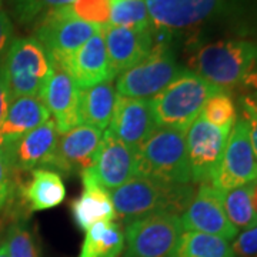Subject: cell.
Segmentation results:
<instances>
[{
	"label": "cell",
	"instance_id": "33",
	"mask_svg": "<svg viewBox=\"0 0 257 257\" xmlns=\"http://www.w3.org/2000/svg\"><path fill=\"white\" fill-rule=\"evenodd\" d=\"M231 248L234 257H257V226L239 234L233 241Z\"/></svg>",
	"mask_w": 257,
	"mask_h": 257
},
{
	"label": "cell",
	"instance_id": "28",
	"mask_svg": "<svg viewBox=\"0 0 257 257\" xmlns=\"http://www.w3.org/2000/svg\"><path fill=\"white\" fill-rule=\"evenodd\" d=\"M202 116L216 127L231 130L236 123L237 111H236L234 101L227 90H220L219 93L213 94L204 104Z\"/></svg>",
	"mask_w": 257,
	"mask_h": 257
},
{
	"label": "cell",
	"instance_id": "16",
	"mask_svg": "<svg viewBox=\"0 0 257 257\" xmlns=\"http://www.w3.org/2000/svg\"><path fill=\"white\" fill-rule=\"evenodd\" d=\"M53 62L72 76L79 89H89L99 83L113 80L101 30L73 53Z\"/></svg>",
	"mask_w": 257,
	"mask_h": 257
},
{
	"label": "cell",
	"instance_id": "32",
	"mask_svg": "<svg viewBox=\"0 0 257 257\" xmlns=\"http://www.w3.org/2000/svg\"><path fill=\"white\" fill-rule=\"evenodd\" d=\"M240 109H241V119L247 123L250 143L257 157V101L248 94H244L240 99Z\"/></svg>",
	"mask_w": 257,
	"mask_h": 257
},
{
	"label": "cell",
	"instance_id": "2",
	"mask_svg": "<svg viewBox=\"0 0 257 257\" xmlns=\"http://www.w3.org/2000/svg\"><path fill=\"white\" fill-rule=\"evenodd\" d=\"M257 45L247 40H217L197 47L187 59L193 73L223 90L241 86L254 69Z\"/></svg>",
	"mask_w": 257,
	"mask_h": 257
},
{
	"label": "cell",
	"instance_id": "27",
	"mask_svg": "<svg viewBox=\"0 0 257 257\" xmlns=\"http://www.w3.org/2000/svg\"><path fill=\"white\" fill-rule=\"evenodd\" d=\"M109 25L119 28L146 30L153 28L146 0H116L111 2Z\"/></svg>",
	"mask_w": 257,
	"mask_h": 257
},
{
	"label": "cell",
	"instance_id": "31",
	"mask_svg": "<svg viewBox=\"0 0 257 257\" xmlns=\"http://www.w3.org/2000/svg\"><path fill=\"white\" fill-rule=\"evenodd\" d=\"M67 8L73 16L87 23L99 26L109 25L111 0H76Z\"/></svg>",
	"mask_w": 257,
	"mask_h": 257
},
{
	"label": "cell",
	"instance_id": "12",
	"mask_svg": "<svg viewBox=\"0 0 257 257\" xmlns=\"http://www.w3.org/2000/svg\"><path fill=\"white\" fill-rule=\"evenodd\" d=\"M184 231H197L234 240L239 230L227 219L223 207L221 192L210 183H203L194 192L190 203L180 216Z\"/></svg>",
	"mask_w": 257,
	"mask_h": 257
},
{
	"label": "cell",
	"instance_id": "41",
	"mask_svg": "<svg viewBox=\"0 0 257 257\" xmlns=\"http://www.w3.org/2000/svg\"><path fill=\"white\" fill-rule=\"evenodd\" d=\"M111 2H116V0H111Z\"/></svg>",
	"mask_w": 257,
	"mask_h": 257
},
{
	"label": "cell",
	"instance_id": "29",
	"mask_svg": "<svg viewBox=\"0 0 257 257\" xmlns=\"http://www.w3.org/2000/svg\"><path fill=\"white\" fill-rule=\"evenodd\" d=\"M76 0H10L13 15L25 26L36 25L49 12L72 5Z\"/></svg>",
	"mask_w": 257,
	"mask_h": 257
},
{
	"label": "cell",
	"instance_id": "40",
	"mask_svg": "<svg viewBox=\"0 0 257 257\" xmlns=\"http://www.w3.org/2000/svg\"><path fill=\"white\" fill-rule=\"evenodd\" d=\"M254 69H256V70H257V59H256V66H254Z\"/></svg>",
	"mask_w": 257,
	"mask_h": 257
},
{
	"label": "cell",
	"instance_id": "22",
	"mask_svg": "<svg viewBox=\"0 0 257 257\" xmlns=\"http://www.w3.org/2000/svg\"><path fill=\"white\" fill-rule=\"evenodd\" d=\"M84 190L72 204L74 221L82 230L89 229L99 221H114L116 211L109 192L89 179H82Z\"/></svg>",
	"mask_w": 257,
	"mask_h": 257
},
{
	"label": "cell",
	"instance_id": "38",
	"mask_svg": "<svg viewBox=\"0 0 257 257\" xmlns=\"http://www.w3.org/2000/svg\"><path fill=\"white\" fill-rule=\"evenodd\" d=\"M251 200H253V207L257 211V180L253 182V192H251Z\"/></svg>",
	"mask_w": 257,
	"mask_h": 257
},
{
	"label": "cell",
	"instance_id": "10",
	"mask_svg": "<svg viewBox=\"0 0 257 257\" xmlns=\"http://www.w3.org/2000/svg\"><path fill=\"white\" fill-rule=\"evenodd\" d=\"M254 180H257V157L250 143L247 123L239 119L230 130L224 155L210 184L226 192Z\"/></svg>",
	"mask_w": 257,
	"mask_h": 257
},
{
	"label": "cell",
	"instance_id": "19",
	"mask_svg": "<svg viewBox=\"0 0 257 257\" xmlns=\"http://www.w3.org/2000/svg\"><path fill=\"white\" fill-rule=\"evenodd\" d=\"M40 99L45 101L50 114L53 116L60 135L80 124V89L72 76L56 63L52 77L49 79Z\"/></svg>",
	"mask_w": 257,
	"mask_h": 257
},
{
	"label": "cell",
	"instance_id": "30",
	"mask_svg": "<svg viewBox=\"0 0 257 257\" xmlns=\"http://www.w3.org/2000/svg\"><path fill=\"white\" fill-rule=\"evenodd\" d=\"M5 241L9 257H39L35 239L22 221H16L10 226Z\"/></svg>",
	"mask_w": 257,
	"mask_h": 257
},
{
	"label": "cell",
	"instance_id": "39",
	"mask_svg": "<svg viewBox=\"0 0 257 257\" xmlns=\"http://www.w3.org/2000/svg\"><path fill=\"white\" fill-rule=\"evenodd\" d=\"M0 257H9V253H8V246H6V241H5V239L0 241Z\"/></svg>",
	"mask_w": 257,
	"mask_h": 257
},
{
	"label": "cell",
	"instance_id": "13",
	"mask_svg": "<svg viewBox=\"0 0 257 257\" xmlns=\"http://www.w3.org/2000/svg\"><path fill=\"white\" fill-rule=\"evenodd\" d=\"M226 0H146L153 28L172 33L204 25L214 18Z\"/></svg>",
	"mask_w": 257,
	"mask_h": 257
},
{
	"label": "cell",
	"instance_id": "15",
	"mask_svg": "<svg viewBox=\"0 0 257 257\" xmlns=\"http://www.w3.org/2000/svg\"><path fill=\"white\" fill-rule=\"evenodd\" d=\"M113 79L140 63L156 45V29L146 30L106 25L101 28Z\"/></svg>",
	"mask_w": 257,
	"mask_h": 257
},
{
	"label": "cell",
	"instance_id": "14",
	"mask_svg": "<svg viewBox=\"0 0 257 257\" xmlns=\"http://www.w3.org/2000/svg\"><path fill=\"white\" fill-rule=\"evenodd\" d=\"M135 173L136 150L104 132L94 163L83 172L82 179H89L110 192L135 177Z\"/></svg>",
	"mask_w": 257,
	"mask_h": 257
},
{
	"label": "cell",
	"instance_id": "37",
	"mask_svg": "<svg viewBox=\"0 0 257 257\" xmlns=\"http://www.w3.org/2000/svg\"><path fill=\"white\" fill-rule=\"evenodd\" d=\"M9 104L10 97L9 94H8L6 87H5V83L2 80V76H0V121L6 116V111L9 109Z\"/></svg>",
	"mask_w": 257,
	"mask_h": 257
},
{
	"label": "cell",
	"instance_id": "4",
	"mask_svg": "<svg viewBox=\"0 0 257 257\" xmlns=\"http://www.w3.org/2000/svg\"><path fill=\"white\" fill-rule=\"evenodd\" d=\"M135 176L166 183H192L186 132L170 127L155 128L136 149Z\"/></svg>",
	"mask_w": 257,
	"mask_h": 257
},
{
	"label": "cell",
	"instance_id": "7",
	"mask_svg": "<svg viewBox=\"0 0 257 257\" xmlns=\"http://www.w3.org/2000/svg\"><path fill=\"white\" fill-rule=\"evenodd\" d=\"M183 231L177 214H152L128 221L124 257H173Z\"/></svg>",
	"mask_w": 257,
	"mask_h": 257
},
{
	"label": "cell",
	"instance_id": "21",
	"mask_svg": "<svg viewBox=\"0 0 257 257\" xmlns=\"http://www.w3.org/2000/svg\"><path fill=\"white\" fill-rule=\"evenodd\" d=\"M117 96L119 94L111 80L99 83L89 89H80V124L97 128L103 133L109 127Z\"/></svg>",
	"mask_w": 257,
	"mask_h": 257
},
{
	"label": "cell",
	"instance_id": "5",
	"mask_svg": "<svg viewBox=\"0 0 257 257\" xmlns=\"http://www.w3.org/2000/svg\"><path fill=\"white\" fill-rule=\"evenodd\" d=\"M220 90L223 89L206 82L196 73L183 70L163 92L150 99L156 126L187 132L189 126L202 114L207 100Z\"/></svg>",
	"mask_w": 257,
	"mask_h": 257
},
{
	"label": "cell",
	"instance_id": "35",
	"mask_svg": "<svg viewBox=\"0 0 257 257\" xmlns=\"http://www.w3.org/2000/svg\"><path fill=\"white\" fill-rule=\"evenodd\" d=\"M13 26L10 22L9 16L0 10V63L3 60V57L6 55L8 49L13 42Z\"/></svg>",
	"mask_w": 257,
	"mask_h": 257
},
{
	"label": "cell",
	"instance_id": "11",
	"mask_svg": "<svg viewBox=\"0 0 257 257\" xmlns=\"http://www.w3.org/2000/svg\"><path fill=\"white\" fill-rule=\"evenodd\" d=\"M59 135L60 133L55 120L50 117L39 127L30 130L8 146L2 147L0 153L10 173H23L35 169L52 167Z\"/></svg>",
	"mask_w": 257,
	"mask_h": 257
},
{
	"label": "cell",
	"instance_id": "1",
	"mask_svg": "<svg viewBox=\"0 0 257 257\" xmlns=\"http://www.w3.org/2000/svg\"><path fill=\"white\" fill-rule=\"evenodd\" d=\"M116 216L123 220H136L152 214L182 216L194 196L192 184L166 183L135 176L109 192Z\"/></svg>",
	"mask_w": 257,
	"mask_h": 257
},
{
	"label": "cell",
	"instance_id": "34",
	"mask_svg": "<svg viewBox=\"0 0 257 257\" xmlns=\"http://www.w3.org/2000/svg\"><path fill=\"white\" fill-rule=\"evenodd\" d=\"M12 173L0 153V209H3L12 197Z\"/></svg>",
	"mask_w": 257,
	"mask_h": 257
},
{
	"label": "cell",
	"instance_id": "25",
	"mask_svg": "<svg viewBox=\"0 0 257 257\" xmlns=\"http://www.w3.org/2000/svg\"><path fill=\"white\" fill-rule=\"evenodd\" d=\"M173 257H234V253L229 240L197 231H183Z\"/></svg>",
	"mask_w": 257,
	"mask_h": 257
},
{
	"label": "cell",
	"instance_id": "36",
	"mask_svg": "<svg viewBox=\"0 0 257 257\" xmlns=\"http://www.w3.org/2000/svg\"><path fill=\"white\" fill-rule=\"evenodd\" d=\"M241 86H243V87H246V89H248V90H250L248 96H250V97H253V99L257 101V70L256 69H253V70L247 74V77L244 79V82H243Z\"/></svg>",
	"mask_w": 257,
	"mask_h": 257
},
{
	"label": "cell",
	"instance_id": "8",
	"mask_svg": "<svg viewBox=\"0 0 257 257\" xmlns=\"http://www.w3.org/2000/svg\"><path fill=\"white\" fill-rule=\"evenodd\" d=\"M103 26L87 23L70 13L67 6L52 10L35 25V39L53 60L73 53Z\"/></svg>",
	"mask_w": 257,
	"mask_h": 257
},
{
	"label": "cell",
	"instance_id": "3",
	"mask_svg": "<svg viewBox=\"0 0 257 257\" xmlns=\"http://www.w3.org/2000/svg\"><path fill=\"white\" fill-rule=\"evenodd\" d=\"M55 62L35 37L15 39L0 63V76L10 101L39 97L52 77Z\"/></svg>",
	"mask_w": 257,
	"mask_h": 257
},
{
	"label": "cell",
	"instance_id": "9",
	"mask_svg": "<svg viewBox=\"0 0 257 257\" xmlns=\"http://www.w3.org/2000/svg\"><path fill=\"white\" fill-rule=\"evenodd\" d=\"M229 135L230 130L213 126L202 114L189 126L186 145L192 182L210 183L220 166Z\"/></svg>",
	"mask_w": 257,
	"mask_h": 257
},
{
	"label": "cell",
	"instance_id": "20",
	"mask_svg": "<svg viewBox=\"0 0 257 257\" xmlns=\"http://www.w3.org/2000/svg\"><path fill=\"white\" fill-rule=\"evenodd\" d=\"M50 116L45 101L39 97H19L12 100L6 116L0 121V149L39 127Z\"/></svg>",
	"mask_w": 257,
	"mask_h": 257
},
{
	"label": "cell",
	"instance_id": "18",
	"mask_svg": "<svg viewBox=\"0 0 257 257\" xmlns=\"http://www.w3.org/2000/svg\"><path fill=\"white\" fill-rule=\"evenodd\" d=\"M101 139V132L84 124H79L64 135H59L52 169L63 175H82L94 163Z\"/></svg>",
	"mask_w": 257,
	"mask_h": 257
},
{
	"label": "cell",
	"instance_id": "26",
	"mask_svg": "<svg viewBox=\"0 0 257 257\" xmlns=\"http://www.w3.org/2000/svg\"><path fill=\"white\" fill-rule=\"evenodd\" d=\"M251 192L253 182L221 192L226 216L237 230H247L257 226V211L253 207Z\"/></svg>",
	"mask_w": 257,
	"mask_h": 257
},
{
	"label": "cell",
	"instance_id": "17",
	"mask_svg": "<svg viewBox=\"0 0 257 257\" xmlns=\"http://www.w3.org/2000/svg\"><path fill=\"white\" fill-rule=\"evenodd\" d=\"M156 127L150 99L117 96L109 127L104 132L136 150Z\"/></svg>",
	"mask_w": 257,
	"mask_h": 257
},
{
	"label": "cell",
	"instance_id": "23",
	"mask_svg": "<svg viewBox=\"0 0 257 257\" xmlns=\"http://www.w3.org/2000/svg\"><path fill=\"white\" fill-rule=\"evenodd\" d=\"M30 173V182L22 189L30 210H49L63 202L66 187L59 173L52 169H35Z\"/></svg>",
	"mask_w": 257,
	"mask_h": 257
},
{
	"label": "cell",
	"instance_id": "6",
	"mask_svg": "<svg viewBox=\"0 0 257 257\" xmlns=\"http://www.w3.org/2000/svg\"><path fill=\"white\" fill-rule=\"evenodd\" d=\"M163 33L160 32L153 50L140 63L119 74L114 86L119 96L153 99L183 72L176 63L167 42L163 40Z\"/></svg>",
	"mask_w": 257,
	"mask_h": 257
},
{
	"label": "cell",
	"instance_id": "24",
	"mask_svg": "<svg viewBox=\"0 0 257 257\" xmlns=\"http://www.w3.org/2000/svg\"><path fill=\"white\" fill-rule=\"evenodd\" d=\"M124 248V233L116 221H99L86 230L79 257H119Z\"/></svg>",
	"mask_w": 257,
	"mask_h": 257
}]
</instances>
